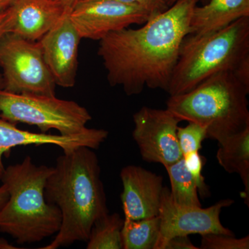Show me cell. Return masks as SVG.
Wrapping results in <instances>:
<instances>
[{"mask_svg":"<svg viewBox=\"0 0 249 249\" xmlns=\"http://www.w3.org/2000/svg\"><path fill=\"white\" fill-rule=\"evenodd\" d=\"M199 1L178 0L142 27L125 28L99 40L98 55L109 85L121 87L127 96L139 94L145 87L167 92Z\"/></svg>","mask_w":249,"mask_h":249,"instance_id":"cell-1","label":"cell"},{"mask_svg":"<svg viewBox=\"0 0 249 249\" xmlns=\"http://www.w3.org/2000/svg\"><path fill=\"white\" fill-rule=\"evenodd\" d=\"M96 154L89 147H77L57 158L46 182L45 196L61 213L60 230L42 249H57L87 242L93 224L109 213Z\"/></svg>","mask_w":249,"mask_h":249,"instance_id":"cell-2","label":"cell"},{"mask_svg":"<svg viewBox=\"0 0 249 249\" xmlns=\"http://www.w3.org/2000/svg\"><path fill=\"white\" fill-rule=\"evenodd\" d=\"M53 170V167L34 164L29 156L5 168L1 181L9 196L0 210V232L19 245L41 242L60 230L61 213L45 196L46 182Z\"/></svg>","mask_w":249,"mask_h":249,"instance_id":"cell-3","label":"cell"},{"mask_svg":"<svg viewBox=\"0 0 249 249\" xmlns=\"http://www.w3.org/2000/svg\"><path fill=\"white\" fill-rule=\"evenodd\" d=\"M249 93L233 72H219L191 91L170 96L166 109L181 121L204 126L208 138L220 142L249 127Z\"/></svg>","mask_w":249,"mask_h":249,"instance_id":"cell-4","label":"cell"},{"mask_svg":"<svg viewBox=\"0 0 249 249\" xmlns=\"http://www.w3.org/2000/svg\"><path fill=\"white\" fill-rule=\"evenodd\" d=\"M249 59V17L204 35L190 34L183 41L167 92H188L213 75L235 71Z\"/></svg>","mask_w":249,"mask_h":249,"instance_id":"cell-5","label":"cell"},{"mask_svg":"<svg viewBox=\"0 0 249 249\" xmlns=\"http://www.w3.org/2000/svg\"><path fill=\"white\" fill-rule=\"evenodd\" d=\"M0 117L13 124L35 125L42 133L50 129L73 136L88 128L92 119L86 108L73 101L49 95L25 94L0 89Z\"/></svg>","mask_w":249,"mask_h":249,"instance_id":"cell-6","label":"cell"},{"mask_svg":"<svg viewBox=\"0 0 249 249\" xmlns=\"http://www.w3.org/2000/svg\"><path fill=\"white\" fill-rule=\"evenodd\" d=\"M3 89L25 94L55 95V84L38 42L11 33L0 40Z\"/></svg>","mask_w":249,"mask_h":249,"instance_id":"cell-7","label":"cell"},{"mask_svg":"<svg viewBox=\"0 0 249 249\" xmlns=\"http://www.w3.org/2000/svg\"><path fill=\"white\" fill-rule=\"evenodd\" d=\"M234 202L232 199H222L205 209L202 206H182L173 200L170 190L164 187L159 213L160 237L155 249H163L168 240L175 236L211 233L234 235L220 221L222 209Z\"/></svg>","mask_w":249,"mask_h":249,"instance_id":"cell-8","label":"cell"},{"mask_svg":"<svg viewBox=\"0 0 249 249\" xmlns=\"http://www.w3.org/2000/svg\"><path fill=\"white\" fill-rule=\"evenodd\" d=\"M181 121L168 109L142 107L134 113L132 137L142 160L164 167L181 160L178 139Z\"/></svg>","mask_w":249,"mask_h":249,"instance_id":"cell-9","label":"cell"},{"mask_svg":"<svg viewBox=\"0 0 249 249\" xmlns=\"http://www.w3.org/2000/svg\"><path fill=\"white\" fill-rule=\"evenodd\" d=\"M150 17L146 10L117 0H80L70 13L82 39L98 41L133 24H145Z\"/></svg>","mask_w":249,"mask_h":249,"instance_id":"cell-10","label":"cell"},{"mask_svg":"<svg viewBox=\"0 0 249 249\" xmlns=\"http://www.w3.org/2000/svg\"><path fill=\"white\" fill-rule=\"evenodd\" d=\"M67 13L40 40L44 59L55 84L73 88L76 84L80 37Z\"/></svg>","mask_w":249,"mask_h":249,"instance_id":"cell-11","label":"cell"},{"mask_svg":"<svg viewBox=\"0 0 249 249\" xmlns=\"http://www.w3.org/2000/svg\"><path fill=\"white\" fill-rule=\"evenodd\" d=\"M121 203L125 219H147L159 215L163 194V178L150 170L129 165L121 170Z\"/></svg>","mask_w":249,"mask_h":249,"instance_id":"cell-12","label":"cell"},{"mask_svg":"<svg viewBox=\"0 0 249 249\" xmlns=\"http://www.w3.org/2000/svg\"><path fill=\"white\" fill-rule=\"evenodd\" d=\"M109 132L106 129L87 128L81 133L73 136L36 133L18 128L15 124L0 119V181L4 175L5 167L3 156L14 147L34 145H56L67 152L77 147L85 146L92 150L99 148L107 139Z\"/></svg>","mask_w":249,"mask_h":249,"instance_id":"cell-13","label":"cell"},{"mask_svg":"<svg viewBox=\"0 0 249 249\" xmlns=\"http://www.w3.org/2000/svg\"><path fill=\"white\" fill-rule=\"evenodd\" d=\"M9 33L37 42L70 12L57 0H17L11 7Z\"/></svg>","mask_w":249,"mask_h":249,"instance_id":"cell-14","label":"cell"},{"mask_svg":"<svg viewBox=\"0 0 249 249\" xmlns=\"http://www.w3.org/2000/svg\"><path fill=\"white\" fill-rule=\"evenodd\" d=\"M245 17H249V0H208L206 4L196 5L193 10L190 34L201 36L214 32Z\"/></svg>","mask_w":249,"mask_h":249,"instance_id":"cell-15","label":"cell"},{"mask_svg":"<svg viewBox=\"0 0 249 249\" xmlns=\"http://www.w3.org/2000/svg\"><path fill=\"white\" fill-rule=\"evenodd\" d=\"M216 158L225 171L237 174L245 186L242 196L249 206V127L218 142Z\"/></svg>","mask_w":249,"mask_h":249,"instance_id":"cell-16","label":"cell"},{"mask_svg":"<svg viewBox=\"0 0 249 249\" xmlns=\"http://www.w3.org/2000/svg\"><path fill=\"white\" fill-rule=\"evenodd\" d=\"M160 233V216L132 220L124 218V249H155Z\"/></svg>","mask_w":249,"mask_h":249,"instance_id":"cell-17","label":"cell"},{"mask_svg":"<svg viewBox=\"0 0 249 249\" xmlns=\"http://www.w3.org/2000/svg\"><path fill=\"white\" fill-rule=\"evenodd\" d=\"M124 219L119 213L106 214L93 224L87 241V249H124Z\"/></svg>","mask_w":249,"mask_h":249,"instance_id":"cell-18","label":"cell"},{"mask_svg":"<svg viewBox=\"0 0 249 249\" xmlns=\"http://www.w3.org/2000/svg\"><path fill=\"white\" fill-rule=\"evenodd\" d=\"M170 178V196L176 204L201 206L196 181L187 170L183 159L165 167Z\"/></svg>","mask_w":249,"mask_h":249,"instance_id":"cell-19","label":"cell"},{"mask_svg":"<svg viewBox=\"0 0 249 249\" xmlns=\"http://www.w3.org/2000/svg\"><path fill=\"white\" fill-rule=\"evenodd\" d=\"M206 127L194 122H188L186 127H178V146L182 157L192 152H199L202 147V142L207 139Z\"/></svg>","mask_w":249,"mask_h":249,"instance_id":"cell-20","label":"cell"},{"mask_svg":"<svg viewBox=\"0 0 249 249\" xmlns=\"http://www.w3.org/2000/svg\"><path fill=\"white\" fill-rule=\"evenodd\" d=\"M200 249H249V236L237 238L235 235L211 233L201 235Z\"/></svg>","mask_w":249,"mask_h":249,"instance_id":"cell-21","label":"cell"},{"mask_svg":"<svg viewBox=\"0 0 249 249\" xmlns=\"http://www.w3.org/2000/svg\"><path fill=\"white\" fill-rule=\"evenodd\" d=\"M187 170L191 173L193 179L197 186L199 194L203 196H207L209 194V187L205 183V178L202 175L203 157L199 152H192L182 157Z\"/></svg>","mask_w":249,"mask_h":249,"instance_id":"cell-22","label":"cell"},{"mask_svg":"<svg viewBox=\"0 0 249 249\" xmlns=\"http://www.w3.org/2000/svg\"><path fill=\"white\" fill-rule=\"evenodd\" d=\"M125 4L134 5L146 10L151 16L163 12L168 9L165 0H117Z\"/></svg>","mask_w":249,"mask_h":249,"instance_id":"cell-23","label":"cell"},{"mask_svg":"<svg viewBox=\"0 0 249 249\" xmlns=\"http://www.w3.org/2000/svg\"><path fill=\"white\" fill-rule=\"evenodd\" d=\"M163 249H199V247L193 245L188 236L178 235L168 240Z\"/></svg>","mask_w":249,"mask_h":249,"instance_id":"cell-24","label":"cell"},{"mask_svg":"<svg viewBox=\"0 0 249 249\" xmlns=\"http://www.w3.org/2000/svg\"><path fill=\"white\" fill-rule=\"evenodd\" d=\"M11 22V12L10 9L0 13V40L5 34L9 33Z\"/></svg>","mask_w":249,"mask_h":249,"instance_id":"cell-25","label":"cell"},{"mask_svg":"<svg viewBox=\"0 0 249 249\" xmlns=\"http://www.w3.org/2000/svg\"><path fill=\"white\" fill-rule=\"evenodd\" d=\"M9 196L7 188L4 183H2V185L0 186V210L2 209L3 206L6 204V201L9 199Z\"/></svg>","mask_w":249,"mask_h":249,"instance_id":"cell-26","label":"cell"},{"mask_svg":"<svg viewBox=\"0 0 249 249\" xmlns=\"http://www.w3.org/2000/svg\"><path fill=\"white\" fill-rule=\"evenodd\" d=\"M69 11H71L80 0H57Z\"/></svg>","mask_w":249,"mask_h":249,"instance_id":"cell-27","label":"cell"},{"mask_svg":"<svg viewBox=\"0 0 249 249\" xmlns=\"http://www.w3.org/2000/svg\"><path fill=\"white\" fill-rule=\"evenodd\" d=\"M17 0H0V13L9 9Z\"/></svg>","mask_w":249,"mask_h":249,"instance_id":"cell-28","label":"cell"},{"mask_svg":"<svg viewBox=\"0 0 249 249\" xmlns=\"http://www.w3.org/2000/svg\"><path fill=\"white\" fill-rule=\"evenodd\" d=\"M19 247H14L4 238H0V249H18Z\"/></svg>","mask_w":249,"mask_h":249,"instance_id":"cell-29","label":"cell"},{"mask_svg":"<svg viewBox=\"0 0 249 249\" xmlns=\"http://www.w3.org/2000/svg\"><path fill=\"white\" fill-rule=\"evenodd\" d=\"M166 1V4L168 5V7L170 6H173L175 2L178 1V0H165ZM202 1H208V0H202Z\"/></svg>","mask_w":249,"mask_h":249,"instance_id":"cell-30","label":"cell"},{"mask_svg":"<svg viewBox=\"0 0 249 249\" xmlns=\"http://www.w3.org/2000/svg\"><path fill=\"white\" fill-rule=\"evenodd\" d=\"M3 89V79L2 76L1 74H0V89Z\"/></svg>","mask_w":249,"mask_h":249,"instance_id":"cell-31","label":"cell"}]
</instances>
